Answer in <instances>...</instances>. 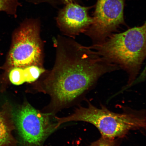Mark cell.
Masks as SVG:
<instances>
[{
  "label": "cell",
  "instance_id": "52a82bcc",
  "mask_svg": "<svg viewBox=\"0 0 146 146\" xmlns=\"http://www.w3.org/2000/svg\"><path fill=\"white\" fill-rule=\"evenodd\" d=\"M89 8L71 2L60 9L56 18L58 27L62 32L70 36L85 33L92 25L93 17L89 16Z\"/></svg>",
  "mask_w": 146,
  "mask_h": 146
},
{
  "label": "cell",
  "instance_id": "5b68a950",
  "mask_svg": "<svg viewBox=\"0 0 146 146\" xmlns=\"http://www.w3.org/2000/svg\"><path fill=\"white\" fill-rule=\"evenodd\" d=\"M13 114L15 125L25 146H40L57 129L51 114L42 113L28 103H24Z\"/></svg>",
  "mask_w": 146,
  "mask_h": 146
},
{
  "label": "cell",
  "instance_id": "ba28073f",
  "mask_svg": "<svg viewBox=\"0 0 146 146\" xmlns=\"http://www.w3.org/2000/svg\"><path fill=\"white\" fill-rule=\"evenodd\" d=\"M45 70L42 67L31 66L25 67H15L5 71L0 82L7 80L13 84L19 85L25 82L31 83L36 81Z\"/></svg>",
  "mask_w": 146,
  "mask_h": 146
},
{
  "label": "cell",
  "instance_id": "8992f818",
  "mask_svg": "<svg viewBox=\"0 0 146 146\" xmlns=\"http://www.w3.org/2000/svg\"><path fill=\"white\" fill-rule=\"evenodd\" d=\"M124 0H97L93 23L85 33L93 45L105 41L124 23Z\"/></svg>",
  "mask_w": 146,
  "mask_h": 146
},
{
  "label": "cell",
  "instance_id": "9c48e42d",
  "mask_svg": "<svg viewBox=\"0 0 146 146\" xmlns=\"http://www.w3.org/2000/svg\"><path fill=\"white\" fill-rule=\"evenodd\" d=\"M13 113L11 106L5 104L0 111V146H17V141L12 134L15 129Z\"/></svg>",
  "mask_w": 146,
  "mask_h": 146
},
{
  "label": "cell",
  "instance_id": "7c38bea8",
  "mask_svg": "<svg viewBox=\"0 0 146 146\" xmlns=\"http://www.w3.org/2000/svg\"><path fill=\"white\" fill-rule=\"evenodd\" d=\"M89 146H117L114 139L102 137Z\"/></svg>",
  "mask_w": 146,
  "mask_h": 146
},
{
  "label": "cell",
  "instance_id": "8fae6325",
  "mask_svg": "<svg viewBox=\"0 0 146 146\" xmlns=\"http://www.w3.org/2000/svg\"><path fill=\"white\" fill-rule=\"evenodd\" d=\"M30 3L35 4L46 3L52 5L57 6L62 5H65L67 3L71 2H76L75 0H26Z\"/></svg>",
  "mask_w": 146,
  "mask_h": 146
},
{
  "label": "cell",
  "instance_id": "6da1fadb",
  "mask_svg": "<svg viewBox=\"0 0 146 146\" xmlns=\"http://www.w3.org/2000/svg\"><path fill=\"white\" fill-rule=\"evenodd\" d=\"M58 45L53 68L42 84L56 107L67 104L90 88L103 75L119 67L90 47L65 39Z\"/></svg>",
  "mask_w": 146,
  "mask_h": 146
},
{
  "label": "cell",
  "instance_id": "30bf717a",
  "mask_svg": "<svg viewBox=\"0 0 146 146\" xmlns=\"http://www.w3.org/2000/svg\"><path fill=\"white\" fill-rule=\"evenodd\" d=\"M21 6L19 0H0V12L17 17L18 7Z\"/></svg>",
  "mask_w": 146,
  "mask_h": 146
},
{
  "label": "cell",
  "instance_id": "277c9868",
  "mask_svg": "<svg viewBox=\"0 0 146 146\" xmlns=\"http://www.w3.org/2000/svg\"><path fill=\"white\" fill-rule=\"evenodd\" d=\"M40 22L27 19L15 30L6 61L0 69L15 67H42L43 47L40 36Z\"/></svg>",
  "mask_w": 146,
  "mask_h": 146
},
{
  "label": "cell",
  "instance_id": "7a4b0ae2",
  "mask_svg": "<svg viewBox=\"0 0 146 146\" xmlns=\"http://www.w3.org/2000/svg\"><path fill=\"white\" fill-rule=\"evenodd\" d=\"M146 23L120 33L111 34L101 43L90 46L109 62L127 72L132 84L146 56Z\"/></svg>",
  "mask_w": 146,
  "mask_h": 146
},
{
  "label": "cell",
  "instance_id": "3957f363",
  "mask_svg": "<svg viewBox=\"0 0 146 146\" xmlns=\"http://www.w3.org/2000/svg\"><path fill=\"white\" fill-rule=\"evenodd\" d=\"M59 127L62 124L72 121L87 122L94 125L103 137L115 139L125 136L131 130L145 128V118L133 114H118L105 108L89 105L81 107L66 117H55Z\"/></svg>",
  "mask_w": 146,
  "mask_h": 146
}]
</instances>
